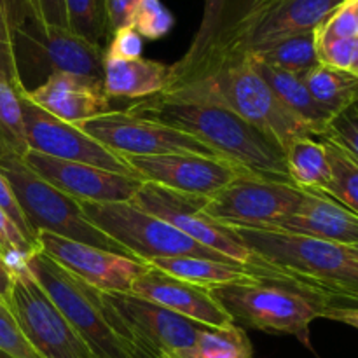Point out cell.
I'll return each instance as SVG.
<instances>
[{
  "label": "cell",
  "mask_w": 358,
  "mask_h": 358,
  "mask_svg": "<svg viewBox=\"0 0 358 358\" xmlns=\"http://www.w3.org/2000/svg\"><path fill=\"white\" fill-rule=\"evenodd\" d=\"M126 112L194 136L217 156L254 177L290 184L282 145L217 101L159 93L138 100Z\"/></svg>",
  "instance_id": "obj_1"
},
{
  "label": "cell",
  "mask_w": 358,
  "mask_h": 358,
  "mask_svg": "<svg viewBox=\"0 0 358 358\" xmlns=\"http://www.w3.org/2000/svg\"><path fill=\"white\" fill-rule=\"evenodd\" d=\"M233 324L271 334H290L308 343L311 322L331 306V296L310 283L283 275L262 262L250 278L208 289Z\"/></svg>",
  "instance_id": "obj_2"
},
{
  "label": "cell",
  "mask_w": 358,
  "mask_h": 358,
  "mask_svg": "<svg viewBox=\"0 0 358 358\" xmlns=\"http://www.w3.org/2000/svg\"><path fill=\"white\" fill-rule=\"evenodd\" d=\"M229 229L257 261L324 290L331 303L358 296V259L346 245L275 229Z\"/></svg>",
  "instance_id": "obj_3"
},
{
  "label": "cell",
  "mask_w": 358,
  "mask_h": 358,
  "mask_svg": "<svg viewBox=\"0 0 358 358\" xmlns=\"http://www.w3.org/2000/svg\"><path fill=\"white\" fill-rule=\"evenodd\" d=\"M163 93L187 94L217 101L231 108L248 124L271 136L285 150L290 143L306 136H317L306 121L280 101L264 79L247 58L231 63L217 72Z\"/></svg>",
  "instance_id": "obj_4"
},
{
  "label": "cell",
  "mask_w": 358,
  "mask_h": 358,
  "mask_svg": "<svg viewBox=\"0 0 358 358\" xmlns=\"http://www.w3.org/2000/svg\"><path fill=\"white\" fill-rule=\"evenodd\" d=\"M28 269L83 338L93 358H145L119 334L103 292L66 271L42 250L30 255Z\"/></svg>",
  "instance_id": "obj_5"
},
{
  "label": "cell",
  "mask_w": 358,
  "mask_h": 358,
  "mask_svg": "<svg viewBox=\"0 0 358 358\" xmlns=\"http://www.w3.org/2000/svg\"><path fill=\"white\" fill-rule=\"evenodd\" d=\"M0 173L13 189L14 198L35 234L44 231L129 257L121 245L105 236L83 215L79 201L38 177L24 163L23 156L0 147Z\"/></svg>",
  "instance_id": "obj_6"
},
{
  "label": "cell",
  "mask_w": 358,
  "mask_h": 358,
  "mask_svg": "<svg viewBox=\"0 0 358 358\" xmlns=\"http://www.w3.org/2000/svg\"><path fill=\"white\" fill-rule=\"evenodd\" d=\"M83 215L98 231L121 245L131 259L149 262L157 257H205L213 261H231L219 252L203 247L182 231L145 212L133 201L90 203L79 201ZM234 262V261H231Z\"/></svg>",
  "instance_id": "obj_7"
},
{
  "label": "cell",
  "mask_w": 358,
  "mask_h": 358,
  "mask_svg": "<svg viewBox=\"0 0 358 358\" xmlns=\"http://www.w3.org/2000/svg\"><path fill=\"white\" fill-rule=\"evenodd\" d=\"M103 48L84 41L69 28L27 21L14 31V56L24 91L44 84L55 73L103 77Z\"/></svg>",
  "instance_id": "obj_8"
},
{
  "label": "cell",
  "mask_w": 358,
  "mask_h": 358,
  "mask_svg": "<svg viewBox=\"0 0 358 358\" xmlns=\"http://www.w3.org/2000/svg\"><path fill=\"white\" fill-rule=\"evenodd\" d=\"M103 299L119 334L145 358H175L206 327L131 292H108Z\"/></svg>",
  "instance_id": "obj_9"
},
{
  "label": "cell",
  "mask_w": 358,
  "mask_h": 358,
  "mask_svg": "<svg viewBox=\"0 0 358 358\" xmlns=\"http://www.w3.org/2000/svg\"><path fill=\"white\" fill-rule=\"evenodd\" d=\"M303 198L304 191L289 182L266 180L247 173L205 198L201 210L220 226L276 229L296 212Z\"/></svg>",
  "instance_id": "obj_10"
},
{
  "label": "cell",
  "mask_w": 358,
  "mask_h": 358,
  "mask_svg": "<svg viewBox=\"0 0 358 358\" xmlns=\"http://www.w3.org/2000/svg\"><path fill=\"white\" fill-rule=\"evenodd\" d=\"M7 304L24 338L42 358H93L83 338L30 273L14 276Z\"/></svg>",
  "instance_id": "obj_11"
},
{
  "label": "cell",
  "mask_w": 358,
  "mask_h": 358,
  "mask_svg": "<svg viewBox=\"0 0 358 358\" xmlns=\"http://www.w3.org/2000/svg\"><path fill=\"white\" fill-rule=\"evenodd\" d=\"M77 126L86 135L121 157L178 152L220 157L210 147L187 133L178 131L166 124H159L150 119L136 117L126 110H114Z\"/></svg>",
  "instance_id": "obj_12"
},
{
  "label": "cell",
  "mask_w": 358,
  "mask_h": 358,
  "mask_svg": "<svg viewBox=\"0 0 358 358\" xmlns=\"http://www.w3.org/2000/svg\"><path fill=\"white\" fill-rule=\"evenodd\" d=\"M131 201L145 212L159 217L161 220H166L203 247L212 248L240 264H257V259L241 245L229 227L220 226L203 213L201 208L205 198L170 191L150 182H143Z\"/></svg>",
  "instance_id": "obj_13"
},
{
  "label": "cell",
  "mask_w": 358,
  "mask_h": 358,
  "mask_svg": "<svg viewBox=\"0 0 358 358\" xmlns=\"http://www.w3.org/2000/svg\"><path fill=\"white\" fill-rule=\"evenodd\" d=\"M21 110H23L28 150H35V152L56 157V159L84 163L101 168V170L114 171V173L136 177L135 171L121 156L86 135L79 126L69 124L48 114L44 108L35 105L27 96L24 90L21 91Z\"/></svg>",
  "instance_id": "obj_14"
},
{
  "label": "cell",
  "mask_w": 358,
  "mask_h": 358,
  "mask_svg": "<svg viewBox=\"0 0 358 358\" xmlns=\"http://www.w3.org/2000/svg\"><path fill=\"white\" fill-rule=\"evenodd\" d=\"M122 159L142 182L199 198H210L240 175H247V171L222 157L191 152L124 156Z\"/></svg>",
  "instance_id": "obj_15"
},
{
  "label": "cell",
  "mask_w": 358,
  "mask_h": 358,
  "mask_svg": "<svg viewBox=\"0 0 358 358\" xmlns=\"http://www.w3.org/2000/svg\"><path fill=\"white\" fill-rule=\"evenodd\" d=\"M37 243L38 250L103 294H129L133 282L147 269V264L136 259L44 231L37 233Z\"/></svg>",
  "instance_id": "obj_16"
},
{
  "label": "cell",
  "mask_w": 358,
  "mask_h": 358,
  "mask_svg": "<svg viewBox=\"0 0 358 358\" xmlns=\"http://www.w3.org/2000/svg\"><path fill=\"white\" fill-rule=\"evenodd\" d=\"M23 159L38 177L76 201H131L143 184L136 177L114 173L84 163L56 159L35 150H28Z\"/></svg>",
  "instance_id": "obj_17"
},
{
  "label": "cell",
  "mask_w": 358,
  "mask_h": 358,
  "mask_svg": "<svg viewBox=\"0 0 358 358\" xmlns=\"http://www.w3.org/2000/svg\"><path fill=\"white\" fill-rule=\"evenodd\" d=\"M131 294L206 327L224 329L233 325L229 315L210 296L208 289L182 282L150 266L133 282Z\"/></svg>",
  "instance_id": "obj_18"
},
{
  "label": "cell",
  "mask_w": 358,
  "mask_h": 358,
  "mask_svg": "<svg viewBox=\"0 0 358 358\" xmlns=\"http://www.w3.org/2000/svg\"><path fill=\"white\" fill-rule=\"evenodd\" d=\"M27 96L48 114L76 126L114 112L101 79L76 73H55L44 84L27 91Z\"/></svg>",
  "instance_id": "obj_19"
},
{
  "label": "cell",
  "mask_w": 358,
  "mask_h": 358,
  "mask_svg": "<svg viewBox=\"0 0 358 358\" xmlns=\"http://www.w3.org/2000/svg\"><path fill=\"white\" fill-rule=\"evenodd\" d=\"M275 231L352 247L358 243V213L324 192L304 191L296 212Z\"/></svg>",
  "instance_id": "obj_20"
},
{
  "label": "cell",
  "mask_w": 358,
  "mask_h": 358,
  "mask_svg": "<svg viewBox=\"0 0 358 358\" xmlns=\"http://www.w3.org/2000/svg\"><path fill=\"white\" fill-rule=\"evenodd\" d=\"M345 0H280L259 16L245 38V58L257 45L315 31Z\"/></svg>",
  "instance_id": "obj_21"
},
{
  "label": "cell",
  "mask_w": 358,
  "mask_h": 358,
  "mask_svg": "<svg viewBox=\"0 0 358 358\" xmlns=\"http://www.w3.org/2000/svg\"><path fill=\"white\" fill-rule=\"evenodd\" d=\"M171 65L156 59L135 58L121 59L103 55L105 93L110 98H133L145 100L163 93L170 84Z\"/></svg>",
  "instance_id": "obj_22"
},
{
  "label": "cell",
  "mask_w": 358,
  "mask_h": 358,
  "mask_svg": "<svg viewBox=\"0 0 358 358\" xmlns=\"http://www.w3.org/2000/svg\"><path fill=\"white\" fill-rule=\"evenodd\" d=\"M145 264L156 268L157 271L166 273L173 278L182 280V282L203 287V289H212L217 285H226V283L250 278L262 268L261 261H257V264L248 266L231 261L224 262L205 257H187V255L157 257Z\"/></svg>",
  "instance_id": "obj_23"
},
{
  "label": "cell",
  "mask_w": 358,
  "mask_h": 358,
  "mask_svg": "<svg viewBox=\"0 0 358 358\" xmlns=\"http://www.w3.org/2000/svg\"><path fill=\"white\" fill-rule=\"evenodd\" d=\"M247 59L257 70L259 76L268 83V86L280 98V101L289 110L299 115L303 121H306L315 129L317 136H324L327 133L329 122L332 121L334 115L315 101L310 90L306 87V83H304V76L287 72V70L276 69V66H269L266 63L250 58V56H247Z\"/></svg>",
  "instance_id": "obj_24"
},
{
  "label": "cell",
  "mask_w": 358,
  "mask_h": 358,
  "mask_svg": "<svg viewBox=\"0 0 358 358\" xmlns=\"http://www.w3.org/2000/svg\"><path fill=\"white\" fill-rule=\"evenodd\" d=\"M290 184L301 191L324 192L332 180L331 163L322 140L299 138L285 149Z\"/></svg>",
  "instance_id": "obj_25"
},
{
  "label": "cell",
  "mask_w": 358,
  "mask_h": 358,
  "mask_svg": "<svg viewBox=\"0 0 358 358\" xmlns=\"http://www.w3.org/2000/svg\"><path fill=\"white\" fill-rule=\"evenodd\" d=\"M229 3L231 0H205V2H203V14L201 21H199L198 31H196L194 37H192L191 45H189V49L185 51V55L182 56L177 63L171 65L170 84H168L166 90L184 83V80L191 76L192 70L198 66V63L201 62L203 56L206 55V51H208L210 45L213 44V41L217 38L219 31L222 30L224 23H226L227 17H229Z\"/></svg>",
  "instance_id": "obj_26"
},
{
  "label": "cell",
  "mask_w": 358,
  "mask_h": 358,
  "mask_svg": "<svg viewBox=\"0 0 358 358\" xmlns=\"http://www.w3.org/2000/svg\"><path fill=\"white\" fill-rule=\"evenodd\" d=\"M304 83L315 101L332 115H338L358 101V77L350 70L318 63L304 73Z\"/></svg>",
  "instance_id": "obj_27"
},
{
  "label": "cell",
  "mask_w": 358,
  "mask_h": 358,
  "mask_svg": "<svg viewBox=\"0 0 358 358\" xmlns=\"http://www.w3.org/2000/svg\"><path fill=\"white\" fill-rule=\"evenodd\" d=\"M247 56L266 63L269 66L287 70V72L301 73L304 76L313 66H317V42H315V31L296 35V37L283 38V41L271 42V44L257 45L252 49Z\"/></svg>",
  "instance_id": "obj_28"
},
{
  "label": "cell",
  "mask_w": 358,
  "mask_h": 358,
  "mask_svg": "<svg viewBox=\"0 0 358 358\" xmlns=\"http://www.w3.org/2000/svg\"><path fill=\"white\" fill-rule=\"evenodd\" d=\"M254 348L243 327L233 324L224 329L203 327L191 348L175 358H252Z\"/></svg>",
  "instance_id": "obj_29"
},
{
  "label": "cell",
  "mask_w": 358,
  "mask_h": 358,
  "mask_svg": "<svg viewBox=\"0 0 358 358\" xmlns=\"http://www.w3.org/2000/svg\"><path fill=\"white\" fill-rule=\"evenodd\" d=\"M21 83L0 72V147L24 156L28 145L21 110Z\"/></svg>",
  "instance_id": "obj_30"
},
{
  "label": "cell",
  "mask_w": 358,
  "mask_h": 358,
  "mask_svg": "<svg viewBox=\"0 0 358 358\" xmlns=\"http://www.w3.org/2000/svg\"><path fill=\"white\" fill-rule=\"evenodd\" d=\"M322 143L332 170V180L324 194L358 213V161L329 136H322Z\"/></svg>",
  "instance_id": "obj_31"
},
{
  "label": "cell",
  "mask_w": 358,
  "mask_h": 358,
  "mask_svg": "<svg viewBox=\"0 0 358 358\" xmlns=\"http://www.w3.org/2000/svg\"><path fill=\"white\" fill-rule=\"evenodd\" d=\"M66 28L91 44L108 38L107 0H65Z\"/></svg>",
  "instance_id": "obj_32"
},
{
  "label": "cell",
  "mask_w": 358,
  "mask_h": 358,
  "mask_svg": "<svg viewBox=\"0 0 358 358\" xmlns=\"http://www.w3.org/2000/svg\"><path fill=\"white\" fill-rule=\"evenodd\" d=\"M175 27V17L161 0H140L131 17V28L138 31L142 38L159 41L166 37Z\"/></svg>",
  "instance_id": "obj_33"
},
{
  "label": "cell",
  "mask_w": 358,
  "mask_h": 358,
  "mask_svg": "<svg viewBox=\"0 0 358 358\" xmlns=\"http://www.w3.org/2000/svg\"><path fill=\"white\" fill-rule=\"evenodd\" d=\"M0 350L14 358H42L24 338L9 304L0 301Z\"/></svg>",
  "instance_id": "obj_34"
},
{
  "label": "cell",
  "mask_w": 358,
  "mask_h": 358,
  "mask_svg": "<svg viewBox=\"0 0 358 358\" xmlns=\"http://www.w3.org/2000/svg\"><path fill=\"white\" fill-rule=\"evenodd\" d=\"M315 38H358V0H345L336 13L315 30Z\"/></svg>",
  "instance_id": "obj_35"
},
{
  "label": "cell",
  "mask_w": 358,
  "mask_h": 358,
  "mask_svg": "<svg viewBox=\"0 0 358 358\" xmlns=\"http://www.w3.org/2000/svg\"><path fill=\"white\" fill-rule=\"evenodd\" d=\"M27 21L10 9L0 7V72L21 83L14 56V31Z\"/></svg>",
  "instance_id": "obj_36"
},
{
  "label": "cell",
  "mask_w": 358,
  "mask_h": 358,
  "mask_svg": "<svg viewBox=\"0 0 358 358\" xmlns=\"http://www.w3.org/2000/svg\"><path fill=\"white\" fill-rule=\"evenodd\" d=\"M324 136L334 140L358 161V101L332 117Z\"/></svg>",
  "instance_id": "obj_37"
},
{
  "label": "cell",
  "mask_w": 358,
  "mask_h": 358,
  "mask_svg": "<svg viewBox=\"0 0 358 358\" xmlns=\"http://www.w3.org/2000/svg\"><path fill=\"white\" fill-rule=\"evenodd\" d=\"M318 62L322 65L334 66L339 70H352L358 52V38H325L317 41Z\"/></svg>",
  "instance_id": "obj_38"
},
{
  "label": "cell",
  "mask_w": 358,
  "mask_h": 358,
  "mask_svg": "<svg viewBox=\"0 0 358 358\" xmlns=\"http://www.w3.org/2000/svg\"><path fill=\"white\" fill-rule=\"evenodd\" d=\"M37 250L38 245L28 240L14 220L7 215L6 210L0 208V252L3 257L10 254L31 255Z\"/></svg>",
  "instance_id": "obj_39"
},
{
  "label": "cell",
  "mask_w": 358,
  "mask_h": 358,
  "mask_svg": "<svg viewBox=\"0 0 358 358\" xmlns=\"http://www.w3.org/2000/svg\"><path fill=\"white\" fill-rule=\"evenodd\" d=\"M105 56L121 59L142 58L143 41L135 28H121L108 37L107 48L103 49Z\"/></svg>",
  "instance_id": "obj_40"
},
{
  "label": "cell",
  "mask_w": 358,
  "mask_h": 358,
  "mask_svg": "<svg viewBox=\"0 0 358 358\" xmlns=\"http://www.w3.org/2000/svg\"><path fill=\"white\" fill-rule=\"evenodd\" d=\"M30 7L35 23L66 28L65 0H30Z\"/></svg>",
  "instance_id": "obj_41"
},
{
  "label": "cell",
  "mask_w": 358,
  "mask_h": 358,
  "mask_svg": "<svg viewBox=\"0 0 358 358\" xmlns=\"http://www.w3.org/2000/svg\"><path fill=\"white\" fill-rule=\"evenodd\" d=\"M0 208L6 210L7 215L14 220V224L20 227L21 233H23L28 240L37 243V234L34 233V229H31L30 224H28L27 217L23 215V212H21L20 205H17L16 198H14L13 194V189H10V185L7 184L6 177H3L2 173H0Z\"/></svg>",
  "instance_id": "obj_42"
},
{
  "label": "cell",
  "mask_w": 358,
  "mask_h": 358,
  "mask_svg": "<svg viewBox=\"0 0 358 358\" xmlns=\"http://www.w3.org/2000/svg\"><path fill=\"white\" fill-rule=\"evenodd\" d=\"M140 0H107L108 37L121 28L131 27V17Z\"/></svg>",
  "instance_id": "obj_43"
},
{
  "label": "cell",
  "mask_w": 358,
  "mask_h": 358,
  "mask_svg": "<svg viewBox=\"0 0 358 358\" xmlns=\"http://www.w3.org/2000/svg\"><path fill=\"white\" fill-rule=\"evenodd\" d=\"M322 318L327 320L341 322V324L350 325V327L358 331V308L357 306H341V304H331L327 310L324 311Z\"/></svg>",
  "instance_id": "obj_44"
},
{
  "label": "cell",
  "mask_w": 358,
  "mask_h": 358,
  "mask_svg": "<svg viewBox=\"0 0 358 358\" xmlns=\"http://www.w3.org/2000/svg\"><path fill=\"white\" fill-rule=\"evenodd\" d=\"M13 283H14V276L10 275V271L7 269L6 262H3V255L2 252H0V301H3L6 304L9 303Z\"/></svg>",
  "instance_id": "obj_45"
},
{
  "label": "cell",
  "mask_w": 358,
  "mask_h": 358,
  "mask_svg": "<svg viewBox=\"0 0 358 358\" xmlns=\"http://www.w3.org/2000/svg\"><path fill=\"white\" fill-rule=\"evenodd\" d=\"M2 9H10L20 14L24 21H31V7L30 0H0Z\"/></svg>",
  "instance_id": "obj_46"
},
{
  "label": "cell",
  "mask_w": 358,
  "mask_h": 358,
  "mask_svg": "<svg viewBox=\"0 0 358 358\" xmlns=\"http://www.w3.org/2000/svg\"><path fill=\"white\" fill-rule=\"evenodd\" d=\"M331 304H341V306H357L358 308V296H355V297H343V299H334Z\"/></svg>",
  "instance_id": "obj_47"
},
{
  "label": "cell",
  "mask_w": 358,
  "mask_h": 358,
  "mask_svg": "<svg viewBox=\"0 0 358 358\" xmlns=\"http://www.w3.org/2000/svg\"><path fill=\"white\" fill-rule=\"evenodd\" d=\"M350 72H352V73H355V76L358 77V52H357V56H355V62H353V66H352V70H350Z\"/></svg>",
  "instance_id": "obj_48"
},
{
  "label": "cell",
  "mask_w": 358,
  "mask_h": 358,
  "mask_svg": "<svg viewBox=\"0 0 358 358\" xmlns=\"http://www.w3.org/2000/svg\"><path fill=\"white\" fill-rule=\"evenodd\" d=\"M350 248H352L353 255H355V257L358 259V243H357V245H352V247H350Z\"/></svg>",
  "instance_id": "obj_49"
},
{
  "label": "cell",
  "mask_w": 358,
  "mask_h": 358,
  "mask_svg": "<svg viewBox=\"0 0 358 358\" xmlns=\"http://www.w3.org/2000/svg\"><path fill=\"white\" fill-rule=\"evenodd\" d=\"M0 358H14V357H10L9 353H6V352H2V350H0Z\"/></svg>",
  "instance_id": "obj_50"
}]
</instances>
